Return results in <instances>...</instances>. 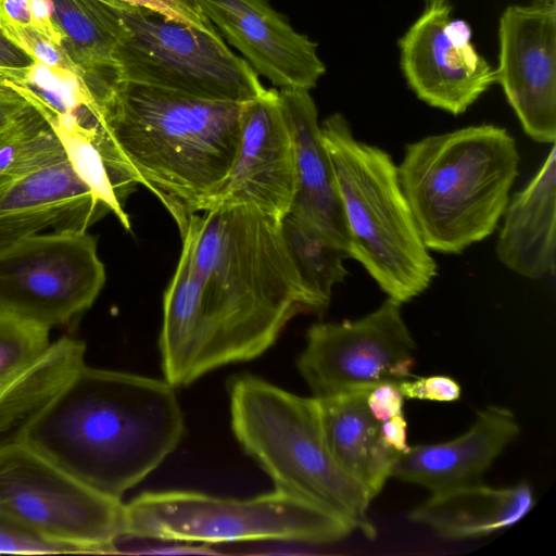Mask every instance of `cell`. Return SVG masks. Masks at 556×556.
Instances as JSON below:
<instances>
[{
  "instance_id": "obj_3",
  "label": "cell",
  "mask_w": 556,
  "mask_h": 556,
  "mask_svg": "<svg viewBox=\"0 0 556 556\" xmlns=\"http://www.w3.org/2000/svg\"><path fill=\"white\" fill-rule=\"evenodd\" d=\"M242 103L118 81L103 105L96 142L112 172L149 189L181 235L229 173Z\"/></svg>"
},
{
  "instance_id": "obj_31",
  "label": "cell",
  "mask_w": 556,
  "mask_h": 556,
  "mask_svg": "<svg viewBox=\"0 0 556 556\" xmlns=\"http://www.w3.org/2000/svg\"><path fill=\"white\" fill-rule=\"evenodd\" d=\"M366 402L370 414L379 422L403 414L404 396L397 382H382L375 386L368 391Z\"/></svg>"
},
{
  "instance_id": "obj_6",
  "label": "cell",
  "mask_w": 556,
  "mask_h": 556,
  "mask_svg": "<svg viewBox=\"0 0 556 556\" xmlns=\"http://www.w3.org/2000/svg\"><path fill=\"white\" fill-rule=\"evenodd\" d=\"M321 137L329 154L349 231V257L356 260L387 295L405 303L437 275L402 190L397 166L384 150L357 140L337 112Z\"/></svg>"
},
{
  "instance_id": "obj_10",
  "label": "cell",
  "mask_w": 556,
  "mask_h": 556,
  "mask_svg": "<svg viewBox=\"0 0 556 556\" xmlns=\"http://www.w3.org/2000/svg\"><path fill=\"white\" fill-rule=\"evenodd\" d=\"M104 282L87 231L37 233L0 247V311L49 329L88 309Z\"/></svg>"
},
{
  "instance_id": "obj_38",
  "label": "cell",
  "mask_w": 556,
  "mask_h": 556,
  "mask_svg": "<svg viewBox=\"0 0 556 556\" xmlns=\"http://www.w3.org/2000/svg\"><path fill=\"white\" fill-rule=\"evenodd\" d=\"M427 1L428 3H431V2H445L446 0H425Z\"/></svg>"
},
{
  "instance_id": "obj_28",
  "label": "cell",
  "mask_w": 556,
  "mask_h": 556,
  "mask_svg": "<svg viewBox=\"0 0 556 556\" xmlns=\"http://www.w3.org/2000/svg\"><path fill=\"white\" fill-rule=\"evenodd\" d=\"M0 554H84L71 544L50 540L0 509Z\"/></svg>"
},
{
  "instance_id": "obj_15",
  "label": "cell",
  "mask_w": 556,
  "mask_h": 556,
  "mask_svg": "<svg viewBox=\"0 0 556 556\" xmlns=\"http://www.w3.org/2000/svg\"><path fill=\"white\" fill-rule=\"evenodd\" d=\"M295 184L292 135L279 90L269 88L242 103L235 160L207 210L250 206L280 222L291 208Z\"/></svg>"
},
{
  "instance_id": "obj_9",
  "label": "cell",
  "mask_w": 556,
  "mask_h": 556,
  "mask_svg": "<svg viewBox=\"0 0 556 556\" xmlns=\"http://www.w3.org/2000/svg\"><path fill=\"white\" fill-rule=\"evenodd\" d=\"M0 509L84 554H115L123 534L122 500L93 490L13 438L0 441Z\"/></svg>"
},
{
  "instance_id": "obj_37",
  "label": "cell",
  "mask_w": 556,
  "mask_h": 556,
  "mask_svg": "<svg viewBox=\"0 0 556 556\" xmlns=\"http://www.w3.org/2000/svg\"><path fill=\"white\" fill-rule=\"evenodd\" d=\"M5 77L0 74V86H4Z\"/></svg>"
},
{
  "instance_id": "obj_29",
  "label": "cell",
  "mask_w": 556,
  "mask_h": 556,
  "mask_svg": "<svg viewBox=\"0 0 556 556\" xmlns=\"http://www.w3.org/2000/svg\"><path fill=\"white\" fill-rule=\"evenodd\" d=\"M110 3L148 10L165 18L194 27L207 34L219 31L192 0H104Z\"/></svg>"
},
{
  "instance_id": "obj_12",
  "label": "cell",
  "mask_w": 556,
  "mask_h": 556,
  "mask_svg": "<svg viewBox=\"0 0 556 556\" xmlns=\"http://www.w3.org/2000/svg\"><path fill=\"white\" fill-rule=\"evenodd\" d=\"M108 213L51 127L20 146L0 168V247L47 229L87 231Z\"/></svg>"
},
{
  "instance_id": "obj_14",
  "label": "cell",
  "mask_w": 556,
  "mask_h": 556,
  "mask_svg": "<svg viewBox=\"0 0 556 556\" xmlns=\"http://www.w3.org/2000/svg\"><path fill=\"white\" fill-rule=\"evenodd\" d=\"M494 73L525 132L538 142L555 143L556 0L503 11Z\"/></svg>"
},
{
  "instance_id": "obj_35",
  "label": "cell",
  "mask_w": 556,
  "mask_h": 556,
  "mask_svg": "<svg viewBox=\"0 0 556 556\" xmlns=\"http://www.w3.org/2000/svg\"><path fill=\"white\" fill-rule=\"evenodd\" d=\"M380 430L382 440L396 452L402 454L408 448L407 421L403 414L381 422Z\"/></svg>"
},
{
  "instance_id": "obj_36",
  "label": "cell",
  "mask_w": 556,
  "mask_h": 556,
  "mask_svg": "<svg viewBox=\"0 0 556 556\" xmlns=\"http://www.w3.org/2000/svg\"><path fill=\"white\" fill-rule=\"evenodd\" d=\"M167 545H150L141 546L140 549H135L130 554H153V555H180V554H198V555H217L219 552L212 548L208 544H187L170 542Z\"/></svg>"
},
{
  "instance_id": "obj_26",
  "label": "cell",
  "mask_w": 556,
  "mask_h": 556,
  "mask_svg": "<svg viewBox=\"0 0 556 556\" xmlns=\"http://www.w3.org/2000/svg\"><path fill=\"white\" fill-rule=\"evenodd\" d=\"M50 329L0 311V383L22 370L50 346Z\"/></svg>"
},
{
  "instance_id": "obj_16",
  "label": "cell",
  "mask_w": 556,
  "mask_h": 556,
  "mask_svg": "<svg viewBox=\"0 0 556 556\" xmlns=\"http://www.w3.org/2000/svg\"><path fill=\"white\" fill-rule=\"evenodd\" d=\"M249 65L280 89L311 91L326 73L317 43L268 0H192Z\"/></svg>"
},
{
  "instance_id": "obj_13",
  "label": "cell",
  "mask_w": 556,
  "mask_h": 556,
  "mask_svg": "<svg viewBox=\"0 0 556 556\" xmlns=\"http://www.w3.org/2000/svg\"><path fill=\"white\" fill-rule=\"evenodd\" d=\"M471 37L450 4L428 3L399 40L401 71L419 100L458 115L495 84L494 70Z\"/></svg>"
},
{
  "instance_id": "obj_11",
  "label": "cell",
  "mask_w": 556,
  "mask_h": 556,
  "mask_svg": "<svg viewBox=\"0 0 556 556\" xmlns=\"http://www.w3.org/2000/svg\"><path fill=\"white\" fill-rule=\"evenodd\" d=\"M402 303L387 300L371 313L340 323H317L307 331L296 366L317 399L407 379L415 365V340Z\"/></svg>"
},
{
  "instance_id": "obj_24",
  "label": "cell",
  "mask_w": 556,
  "mask_h": 556,
  "mask_svg": "<svg viewBox=\"0 0 556 556\" xmlns=\"http://www.w3.org/2000/svg\"><path fill=\"white\" fill-rule=\"evenodd\" d=\"M280 228L311 312H324L330 304L333 287L349 275L344 266L348 252L291 212L282 217Z\"/></svg>"
},
{
  "instance_id": "obj_7",
  "label": "cell",
  "mask_w": 556,
  "mask_h": 556,
  "mask_svg": "<svg viewBox=\"0 0 556 556\" xmlns=\"http://www.w3.org/2000/svg\"><path fill=\"white\" fill-rule=\"evenodd\" d=\"M353 531L345 519L277 490L248 500L169 490L143 492L124 504L118 541L325 544Z\"/></svg>"
},
{
  "instance_id": "obj_20",
  "label": "cell",
  "mask_w": 556,
  "mask_h": 556,
  "mask_svg": "<svg viewBox=\"0 0 556 556\" xmlns=\"http://www.w3.org/2000/svg\"><path fill=\"white\" fill-rule=\"evenodd\" d=\"M533 505V490L526 481L501 488L477 481L431 492L408 518L443 539H477L514 526Z\"/></svg>"
},
{
  "instance_id": "obj_19",
  "label": "cell",
  "mask_w": 556,
  "mask_h": 556,
  "mask_svg": "<svg viewBox=\"0 0 556 556\" xmlns=\"http://www.w3.org/2000/svg\"><path fill=\"white\" fill-rule=\"evenodd\" d=\"M555 152L553 143L533 178L509 199L495 245L502 264L531 279L554 276L556 269Z\"/></svg>"
},
{
  "instance_id": "obj_39",
  "label": "cell",
  "mask_w": 556,
  "mask_h": 556,
  "mask_svg": "<svg viewBox=\"0 0 556 556\" xmlns=\"http://www.w3.org/2000/svg\"><path fill=\"white\" fill-rule=\"evenodd\" d=\"M534 1H555V0H534Z\"/></svg>"
},
{
  "instance_id": "obj_23",
  "label": "cell",
  "mask_w": 556,
  "mask_h": 556,
  "mask_svg": "<svg viewBox=\"0 0 556 556\" xmlns=\"http://www.w3.org/2000/svg\"><path fill=\"white\" fill-rule=\"evenodd\" d=\"M83 341H52L35 362L0 383V441L13 432L85 364Z\"/></svg>"
},
{
  "instance_id": "obj_18",
  "label": "cell",
  "mask_w": 556,
  "mask_h": 556,
  "mask_svg": "<svg viewBox=\"0 0 556 556\" xmlns=\"http://www.w3.org/2000/svg\"><path fill=\"white\" fill-rule=\"evenodd\" d=\"M279 99L293 139L295 193L289 212L349 254V231L318 111L308 90L280 89Z\"/></svg>"
},
{
  "instance_id": "obj_22",
  "label": "cell",
  "mask_w": 556,
  "mask_h": 556,
  "mask_svg": "<svg viewBox=\"0 0 556 556\" xmlns=\"http://www.w3.org/2000/svg\"><path fill=\"white\" fill-rule=\"evenodd\" d=\"M51 3L63 36L61 49L103 106L117 83L116 51L124 30L117 11L104 0Z\"/></svg>"
},
{
  "instance_id": "obj_2",
  "label": "cell",
  "mask_w": 556,
  "mask_h": 556,
  "mask_svg": "<svg viewBox=\"0 0 556 556\" xmlns=\"http://www.w3.org/2000/svg\"><path fill=\"white\" fill-rule=\"evenodd\" d=\"M184 433L175 387L166 380L84 364L10 438L122 500Z\"/></svg>"
},
{
  "instance_id": "obj_21",
  "label": "cell",
  "mask_w": 556,
  "mask_h": 556,
  "mask_svg": "<svg viewBox=\"0 0 556 556\" xmlns=\"http://www.w3.org/2000/svg\"><path fill=\"white\" fill-rule=\"evenodd\" d=\"M361 390L317 399L328 450L338 466L359 483L371 501L381 492L401 453L381 437V422L369 412Z\"/></svg>"
},
{
  "instance_id": "obj_5",
  "label": "cell",
  "mask_w": 556,
  "mask_h": 556,
  "mask_svg": "<svg viewBox=\"0 0 556 556\" xmlns=\"http://www.w3.org/2000/svg\"><path fill=\"white\" fill-rule=\"evenodd\" d=\"M231 428L275 490L332 513L368 539L371 498L336 463L325 441L318 401L252 375L229 382Z\"/></svg>"
},
{
  "instance_id": "obj_4",
  "label": "cell",
  "mask_w": 556,
  "mask_h": 556,
  "mask_svg": "<svg viewBox=\"0 0 556 556\" xmlns=\"http://www.w3.org/2000/svg\"><path fill=\"white\" fill-rule=\"evenodd\" d=\"M518 164L515 139L491 124L407 144L397 174L428 250L457 254L489 237L509 202Z\"/></svg>"
},
{
  "instance_id": "obj_34",
  "label": "cell",
  "mask_w": 556,
  "mask_h": 556,
  "mask_svg": "<svg viewBox=\"0 0 556 556\" xmlns=\"http://www.w3.org/2000/svg\"><path fill=\"white\" fill-rule=\"evenodd\" d=\"M31 13L27 0H0V29L31 27Z\"/></svg>"
},
{
  "instance_id": "obj_8",
  "label": "cell",
  "mask_w": 556,
  "mask_h": 556,
  "mask_svg": "<svg viewBox=\"0 0 556 556\" xmlns=\"http://www.w3.org/2000/svg\"><path fill=\"white\" fill-rule=\"evenodd\" d=\"M111 4L124 27L116 51L117 83L238 103L266 91L258 74L229 49L219 33L207 34L148 10Z\"/></svg>"
},
{
  "instance_id": "obj_32",
  "label": "cell",
  "mask_w": 556,
  "mask_h": 556,
  "mask_svg": "<svg viewBox=\"0 0 556 556\" xmlns=\"http://www.w3.org/2000/svg\"><path fill=\"white\" fill-rule=\"evenodd\" d=\"M34 59L0 29V74L11 81L21 80Z\"/></svg>"
},
{
  "instance_id": "obj_25",
  "label": "cell",
  "mask_w": 556,
  "mask_h": 556,
  "mask_svg": "<svg viewBox=\"0 0 556 556\" xmlns=\"http://www.w3.org/2000/svg\"><path fill=\"white\" fill-rule=\"evenodd\" d=\"M52 130L78 176L110 208L124 228L130 230V222L124 204L137 185L118 177L108 166L96 143L98 131L81 127H59Z\"/></svg>"
},
{
  "instance_id": "obj_30",
  "label": "cell",
  "mask_w": 556,
  "mask_h": 556,
  "mask_svg": "<svg viewBox=\"0 0 556 556\" xmlns=\"http://www.w3.org/2000/svg\"><path fill=\"white\" fill-rule=\"evenodd\" d=\"M397 386L404 399L408 400L445 403L455 402L462 395L459 383L454 378L443 375L404 379L397 382Z\"/></svg>"
},
{
  "instance_id": "obj_1",
  "label": "cell",
  "mask_w": 556,
  "mask_h": 556,
  "mask_svg": "<svg viewBox=\"0 0 556 556\" xmlns=\"http://www.w3.org/2000/svg\"><path fill=\"white\" fill-rule=\"evenodd\" d=\"M163 296L159 349L165 380L187 387L261 356L298 314L311 312L280 222L250 206L193 214Z\"/></svg>"
},
{
  "instance_id": "obj_27",
  "label": "cell",
  "mask_w": 556,
  "mask_h": 556,
  "mask_svg": "<svg viewBox=\"0 0 556 556\" xmlns=\"http://www.w3.org/2000/svg\"><path fill=\"white\" fill-rule=\"evenodd\" d=\"M49 127L29 101L10 86H0V168L20 146Z\"/></svg>"
},
{
  "instance_id": "obj_17",
  "label": "cell",
  "mask_w": 556,
  "mask_h": 556,
  "mask_svg": "<svg viewBox=\"0 0 556 556\" xmlns=\"http://www.w3.org/2000/svg\"><path fill=\"white\" fill-rule=\"evenodd\" d=\"M519 432L511 409L488 405L477 413L470 428L460 435L408 446L397 458L392 478L420 485L430 493L480 481Z\"/></svg>"
},
{
  "instance_id": "obj_33",
  "label": "cell",
  "mask_w": 556,
  "mask_h": 556,
  "mask_svg": "<svg viewBox=\"0 0 556 556\" xmlns=\"http://www.w3.org/2000/svg\"><path fill=\"white\" fill-rule=\"evenodd\" d=\"M31 13V27L61 48L63 36L53 20L51 0H27Z\"/></svg>"
}]
</instances>
